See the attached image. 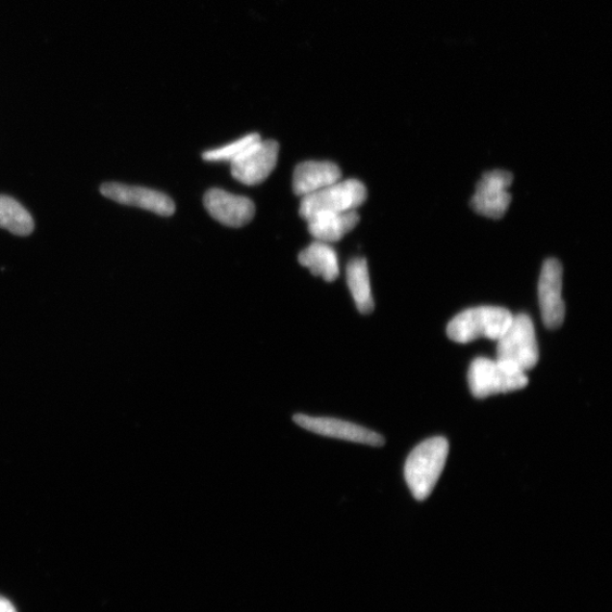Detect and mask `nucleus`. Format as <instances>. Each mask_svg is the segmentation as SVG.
<instances>
[{
    "mask_svg": "<svg viewBox=\"0 0 612 612\" xmlns=\"http://www.w3.org/2000/svg\"><path fill=\"white\" fill-rule=\"evenodd\" d=\"M448 452L447 439L436 437L420 444L408 456L405 479L417 500H425L435 489L446 466Z\"/></svg>",
    "mask_w": 612,
    "mask_h": 612,
    "instance_id": "f257e3e1",
    "label": "nucleus"
},
{
    "mask_svg": "<svg viewBox=\"0 0 612 612\" xmlns=\"http://www.w3.org/2000/svg\"><path fill=\"white\" fill-rule=\"evenodd\" d=\"M513 317L510 311L498 306H479L457 315L447 327V335L459 344L479 339L498 341Z\"/></svg>",
    "mask_w": 612,
    "mask_h": 612,
    "instance_id": "f03ea898",
    "label": "nucleus"
},
{
    "mask_svg": "<svg viewBox=\"0 0 612 612\" xmlns=\"http://www.w3.org/2000/svg\"><path fill=\"white\" fill-rule=\"evenodd\" d=\"M497 342L498 361L525 373L537 366L539 346L534 324L527 315L514 316Z\"/></svg>",
    "mask_w": 612,
    "mask_h": 612,
    "instance_id": "7ed1b4c3",
    "label": "nucleus"
},
{
    "mask_svg": "<svg viewBox=\"0 0 612 612\" xmlns=\"http://www.w3.org/2000/svg\"><path fill=\"white\" fill-rule=\"evenodd\" d=\"M527 384L528 378L525 372L498 360L479 357L469 370V385L476 398L520 391Z\"/></svg>",
    "mask_w": 612,
    "mask_h": 612,
    "instance_id": "20e7f679",
    "label": "nucleus"
},
{
    "mask_svg": "<svg viewBox=\"0 0 612 612\" xmlns=\"http://www.w3.org/2000/svg\"><path fill=\"white\" fill-rule=\"evenodd\" d=\"M367 188L357 180L340 181L316 193L302 197L299 216L306 220L322 213H346L361 207L367 200Z\"/></svg>",
    "mask_w": 612,
    "mask_h": 612,
    "instance_id": "39448f33",
    "label": "nucleus"
},
{
    "mask_svg": "<svg viewBox=\"0 0 612 612\" xmlns=\"http://www.w3.org/2000/svg\"><path fill=\"white\" fill-rule=\"evenodd\" d=\"M513 178V175L506 170H493L484 174L471 200L473 211L487 218H502L510 202H512V195L507 190L512 186Z\"/></svg>",
    "mask_w": 612,
    "mask_h": 612,
    "instance_id": "423d86ee",
    "label": "nucleus"
},
{
    "mask_svg": "<svg viewBox=\"0 0 612 612\" xmlns=\"http://www.w3.org/2000/svg\"><path fill=\"white\" fill-rule=\"evenodd\" d=\"M279 144L259 140L231 163L232 175L245 186H258L267 180L277 166Z\"/></svg>",
    "mask_w": 612,
    "mask_h": 612,
    "instance_id": "0eeeda50",
    "label": "nucleus"
},
{
    "mask_svg": "<svg viewBox=\"0 0 612 612\" xmlns=\"http://www.w3.org/2000/svg\"><path fill=\"white\" fill-rule=\"evenodd\" d=\"M563 267L556 259L544 264L539 279V303L545 326L557 329L565 320V303L563 301Z\"/></svg>",
    "mask_w": 612,
    "mask_h": 612,
    "instance_id": "6e6552de",
    "label": "nucleus"
},
{
    "mask_svg": "<svg viewBox=\"0 0 612 612\" xmlns=\"http://www.w3.org/2000/svg\"><path fill=\"white\" fill-rule=\"evenodd\" d=\"M293 421L301 428L317 433V435L346 442L359 443L373 447L385 444L379 433L350 422L333 418H314L296 415Z\"/></svg>",
    "mask_w": 612,
    "mask_h": 612,
    "instance_id": "1a4fd4ad",
    "label": "nucleus"
},
{
    "mask_svg": "<svg viewBox=\"0 0 612 612\" xmlns=\"http://www.w3.org/2000/svg\"><path fill=\"white\" fill-rule=\"evenodd\" d=\"M100 192L125 206L138 207L163 217L173 216L176 211L174 201L156 190L111 182L102 184Z\"/></svg>",
    "mask_w": 612,
    "mask_h": 612,
    "instance_id": "9d476101",
    "label": "nucleus"
},
{
    "mask_svg": "<svg viewBox=\"0 0 612 612\" xmlns=\"http://www.w3.org/2000/svg\"><path fill=\"white\" fill-rule=\"evenodd\" d=\"M203 203L214 219L228 227H244L255 215L252 200L219 189L209 190Z\"/></svg>",
    "mask_w": 612,
    "mask_h": 612,
    "instance_id": "9b49d317",
    "label": "nucleus"
},
{
    "mask_svg": "<svg viewBox=\"0 0 612 612\" xmlns=\"http://www.w3.org/2000/svg\"><path fill=\"white\" fill-rule=\"evenodd\" d=\"M341 168L330 162H305L294 171L293 190L298 196L316 193L342 180Z\"/></svg>",
    "mask_w": 612,
    "mask_h": 612,
    "instance_id": "f8f14e48",
    "label": "nucleus"
},
{
    "mask_svg": "<svg viewBox=\"0 0 612 612\" xmlns=\"http://www.w3.org/2000/svg\"><path fill=\"white\" fill-rule=\"evenodd\" d=\"M309 233L319 242H340L360 222L356 211L346 213H322L306 219Z\"/></svg>",
    "mask_w": 612,
    "mask_h": 612,
    "instance_id": "ddd939ff",
    "label": "nucleus"
},
{
    "mask_svg": "<svg viewBox=\"0 0 612 612\" xmlns=\"http://www.w3.org/2000/svg\"><path fill=\"white\" fill-rule=\"evenodd\" d=\"M301 266L309 268L311 273L321 277L331 283L340 276V266L336 251L329 244L316 241L298 255Z\"/></svg>",
    "mask_w": 612,
    "mask_h": 612,
    "instance_id": "4468645a",
    "label": "nucleus"
},
{
    "mask_svg": "<svg viewBox=\"0 0 612 612\" xmlns=\"http://www.w3.org/2000/svg\"><path fill=\"white\" fill-rule=\"evenodd\" d=\"M347 284L356 304L362 315H370L374 309L371 293L368 263L364 258L349 262L346 269Z\"/></svg>",
    "mask_w": 612,
    "mask_h": 612,
    "instance_id": "2eb2a0df",
    "label": "nucleus"
},
{
    "mask_svg": "<svg viewBox=\"0 0 612 612\" xmlns=\"http://www.w3.org/2000/svg\"><path fill=\"white\" fill-rule=\"evenodd\" d=\"M0 228L17 237H29L35 231V221L18 201L0 195Z\"/></svg>",
    "mask_w": 612,
    "mask_h": 612,
    "instance_id": "dca6fc26",
    "label": "nucleus"
},
{
    "mask_svg": "<svg viewBox=\"0 0 612 612\" xmlns=\"http://www.w3.org/2000/svg\"><path fill=\"white\" fill-rule=\"evenodd\" d=\"M262 140L257 133L248 135L233 143H229L221 148L206 151L203 153L202 158L207 162H228L232 163L242 153L255 142Z\"/></svg>",
    "mask_w": 612,
    "mask_h": 612,
    "instance_id": "f3484780",
    "label": "nucleus"
},
{
    "mask_svg": "<svg viewBox=\"0 0 612 612\" xmlns=\"http://www.w3.org/2000/svg\"><path fill=\"white\" fill-rule=\"evenodd\" d=\"M0 612H17V611L9 599L0 596Z\"/></svg>",
    "mask_w": 612,
    "mask_h": 612,
    "instance_id": "a211bd4d",
    "label": "nucleus"
}]
</instances>
